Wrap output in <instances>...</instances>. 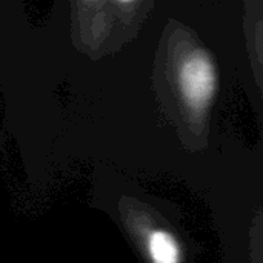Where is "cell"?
Masks as SVG:
<instances>
[{"mask_svg":"<svg viewBox=\"0 0 263 263\" xmlns=\"http://www.w3.org/2000/svg\"><path fill=\"white\" fill-rule=\"evenodd\" d=\"M177 86L185 105L194 112L210 108L217 89V72L205 51L193 49L179 62Z\"/></svg>","mask_w":263,"mask_h":263,"instance_id":"cell-1","label":"cell"},{"mask_svg":"<svg viewBox=\"0 0 263 263\" xmlns=\"http://www.w3.org/2000/svg\"><path fill=\"white\" fill-rule=\"evenodd\" d=\"M151 263H182V250L177 239L165 230H151L145 240Z\"/></svg>","mask_w":263,"mask_h":263,"instance_id":"cell-2","label":"cell"}]
</instances>
